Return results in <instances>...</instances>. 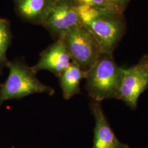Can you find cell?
<instances>
[{
  "mask_svg": "<svg viewBox=\"0 0 148 148\" xmlns=\"http://www.w3.org/2000/svg\"><path fill=\"white\" fill-rule=\"evenodd\" d=\"M82 24L93 35L102 53H112L125 30L122 13L112 9L77 6Z\"/></svg>",
  "mask_w": 148,
  "mask_h": 148,
  "instance_id": "6da1fadb",
  "label": "cell"
},
{
  "mask_svg": "<svg viewBox=\"0 0 148 148\" xmlns=\"http://www.w3.org/2000/svg\"><path fill=\"white\" fill-rule=\"evenodd\" d=\"M122 69L115 63L112 53H101L95 65L87 71L85 88L92 100L118 98Z\"/></svg>",
  "mask_w": 148,
  "mask_h": 148,
  "instance_id": "7a4b0ae2",
  "label": "cell"
},
{
  "mask_svg": "<svg viewBox=\"0 0 148 148\" xmlns=\"http://www.w3.org/2000/svg\"><path fill=\"white\" fill-rule=\"evenodd\" d=\"M10 73L5 82L0 85V107L5 101L20 99L35 93L53 95L55 90L41 82L36 73L22 58L10 61Z\"/></svg>",
  "mask_w": 148,
  "mask_h": 148,
  "instance_id": "3957f363",
  "label": "cell"
},
{
  "mask_svg": "<svg viewBox=\"0 0 148 148\" xmlns=\"http://www.w3.org/2000/svg\"><path fill=\"white\" fill-rule=\"evenodd\" d=\"M63 40L71 60L86 72L95 65L102 53L95 37L83 24L69 32Z\"/></svg>",
  "mask_w": 148,
  "mask_h": 148,
  "instance_id": "277c9868",
  "label": "cell"
},
{
  "mask_svg": "<svg viewBox=\"0 0 148 148\" xmlns=\"http://www.w3.org/2000/svg\"><path fill=\"white\" fill-rule=\"evenodd\" d=\"M82 24L75 0H53L42 26L56 41Z\"/></svg>",
  "mask_w": 148,
  "mask_h": 148,
  "instance_id": "5b68a950",
  "label": "cell"
},
{
  "mask_svg": "<svg viewBox=\"0 0 148 148\" xmlns=\"http://www.w3.org/2000/svg\"><path fill=\"white\" fill-rule=\"evenodd\" d=\"M148 88V56L146 55L136 65L122 69L117 99L124 101L132 109H135L139 96Z\"/></svg>",
  "mask_w": 148,
  "mask_h": 148,
  "instance_id": "8992f818",
  "label": "cell"
},
{
  "mask_svg": "<svg viewBox=\"0 0 148 148\" xmlns=\"http://www.w3.org/2000/svg\"><path fill=\"white\" fill-rule=\"evenodd\" d=\"M40 56L37 63L32 66L33 70L36 74L41 70H47L58 77L71 62L63 39L56 40L43 51Z\"/></svg>",
  "mask_w": 148,
  "mask_h": 148,
  "instance_id": "52a82bcc",
  "label": "cell"
},
{
  "mask_svg": "<svg viewBox=\"0 0 148 148\" xmlns=\"http://www.w3.org/2000/svg\"><path fill=\"white\" fill-rule=\"evenodd\" d=\"M90 106L95 119L92 148H130L117 138L104 113L101 102L92 100Z\"/></svg>",
  "mask_w": 148,
  "mask_h": 148,
  "instance_id": "ba28073f",
  "label": "cell"
},
{
  "mask_svg": "<svg viewBox=\"0 0 148 148\" xmlns=\"http://www.w3.org/2000/svg\"><path fill=\"white\" fill-rule=\"evenodd\" d=\"M18 15L24 21L41 25L53 0H13Z\"/></svg>",
  "mask_w": 148,
  "mask_h": 148,
  "instance_id": "9c48e42d",
  "label": "cell"
},
{
  "mask_svg": "<svg viewBox=\"0 0 148 148\" xmlns=\"http://www.w3.org/2000/svg\"><path fill=\"white\" fill-rule=\"evenodd\" d=\"M87 72L81 69L78 64L71 61L59 78L64 98L68 100L74 95L81 93L79 84L86 79Z\"/></svg>",
  "mask_w": 148,
  "mask_h": 148,
  "instance_id": "30bf717a",
  "label": "cell"
},
{
  "mask_svg": "<svg viewBox=\"0 0 148 148\" xmlns=\"http://www.w3.org/2000/svg\"><path fill=\"white\" fill-rule=\"evenodd\" d=\"M12 35L9 21L0 18V74L7 67L10 62L7 58L6 53L12 42Z\"/></svg>",
  "mask_w": 148,
  "mask_h": 148,
  "instance_id": "8fae6325",
  "label": "cell"
},
{
  "mask_svg": "<svg viewBox=\"0 0 148 148\" xmlns=\"http://www.w3.org/2000/svg\"><path fill=\"white\" fill-rule=\"evenodd\" d=\"M75 1L77 6L86 5V6H89V7H92L109 8V9H112L116 11L115 8L110 3H109L106 0H75Z\"/></svg>",
  "mask_w": 148,
  "mask_h": 148,
  "instance_id": "7c38bea8",
  "label": "cell"
},
{
  "mask_svg": "<svg viewBox=\"0 0 148 148\" xmlns=\"http://www.w3.org/2000/svg\"><path fill=\"white\" fill-rule=\"evenodd\" d=\"M110 3L116 11L123 13V12L126 8L128 4L131 0H106Z\"/></svg>",
  "mask_w": 148,
  "mask_h": 148,
  "instance_id": "4fadbf2b",
  "label": "cell"
}]
</instances>
